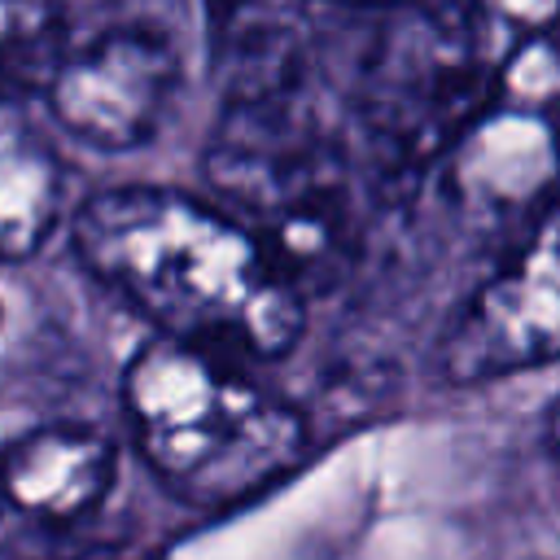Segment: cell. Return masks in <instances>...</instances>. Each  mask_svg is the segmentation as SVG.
<instances>
[{"mask_svg": "<svg viewBox=\"0 0 560 560\" xmlns=\"http://www.w3.org/2000/svg\"><path fill=\"white\" fill-rule=\"evenodd\" d=\"M66 52L61 0H0V96L44 92Z\"/></svg>", "mask_w": 560, "mask_h": 560, "instance_id": "cell-10", "label": "cell"}, {"mask_svg": "<svg viewBox=\"0 0 560 560\" xmlns=\"http://www.w3.org/2000/svg\"><path fill=\"white\" fill-rule=\"evenodd\" d=\"M114 4L122 9V18L131 26H153L162 35H171L184 22V9H188V0H114Z\"/></svg>", "mask_w": 560, "mask_h": 560, "instance_id": "cell-11", "label": "cell"}, {"mask_svg": "<svg viewBox=\"0 0 560 560\" xmlns=\"http://www.w3.org/2000/svg\"><path fill=\"white\" fill-rule=\"evenodd\" d=\"M83 267L149 315L166 341L236 359L284 354L302 289L232 214L175 188H114L79 206Z\"/></svg>", "mask_w": 560, "mask_h": 560, "instance_id": "cell-1", "label": "cell"}, {"mask_svg": "<svg viewBox=\"0 0 560 560\" xmlns=\"http://www.w3.org/2000/svg\"><path fill=\"white\" fill-rule=\"evenodd\" d=\"M350 4H402V0H350Z\"/></svg>", "mask_w": 560, "mask_h": 560, "instance_id": "cell-13", "label": "cell"}, {"mask_svg": "<svg viewBox=\"0 0 560 560\" xmlns=\"http://www.w3.org/2000/svg\"><path fill=\"white\" fill-rule=\"evenodd\" d=\"M206 44L223 101L306 88V0H206Z\"/></svg>", "mask_w": 560, "mask_h": 560, "instance_id": "cell-7", "label": "cell"}, {"mask_svg": "<svg viewBox=\"0 0 560 560\" xmlns=\"http://www.w3.org/2000/svg\"><path fill=\"white\" fill-rule=\"evenodd\" d=\"M494 18L512 22V26H525L529 35H547L551 18H556V0H481Z\"/></svg>", "mask_w": 560, "mask_h": 560, "instance_id": "cell-12", "label": "cell"}, {"mask_svg": "<svg viewBox=\"0 0 560 560\" xmlns=\"http://www.w3.org/2000/svg\"><path fill=\"white\" fill-rule=\"evenodd\" d=\"M206 175L298 289L328 284L350 262L359 245L354 166L306 88L228 101L206 144Z\"/></svg>", "mask_w": 560, "mask_h": 560, "instance_id": "cell-3", "label": "cell"}, {"mask_svg": "<svg viewBox=\"0 0 560 560\" xmlns=\"http://www.w3.org/2000/svg\"><path fill=\"white\" fill-rule=\"evenodd\" d=\"M114 446L88 424H44L0 455V499L44 521H74L101 503Z\"/></svg>", "mask_w": 560, "mask_h": 560, "instance_id": "cell-8", "label": "cell"}, {"mask_svg": "<svg viewBox=\"0 0 560 560\" xmlns=\"http://www.w3.org/2000/svg\"><path fill=\"white\" fill-rule=\"evenodd\" d=\"M0 503H4V499H0Z\"/></svg>", "mask_w": 560, "mask_h": 560, "instance_id": "cell-14", "label": "cell"}, {"mask_svg": "<svg viewBox=\"0 0 560 560\" xmlns=\"http://www.w3.org/2000/svg\"><path fill=\"white\" fill-rule=\"evenodd\" d=\"M499 96L468 13H420L385 31L359 88V127L385 188H407L451 153Z\"/></svg>", "mask_w": 560, "mask_h": 560, "instance_id": "cell-4", "label": "cell"}, {"mask_svg": "<svg viewBox=\"0 0 560 560\" xmlns=\"http://www.w3.org/2000/svg\"><path fill=\"white\" fill-rule=\"evenodd\" d=\"M560 271H556V214L538 210L525 245L477 289L442 337V372L455 385L508 376L556 354Z\"/></svg>", "mask_w": 560, "mask_h": 560, "instance_id": "cell-6", "label": "cell"}, {"mask_svg": "<svg viewBox=\"0 0 560 560\" xmlns=\"http://www.w3.org/2000/svg\"><path fill=\"white\" fill-rule=\"evenodd\" d=\"M66 210V166L52 144L0 96V258L44 245Z\"/></svg>", "mask_w": 560, "mask_h": 560, "instance_id": "cell-9", "label": "cell"}, {"mask_svg": "<svg viewBox=\"0 0 560 560\" xmlns=\"http://www.w3.org/2000/svg\"><path fill=\"white\" fill-rule=\"evenodd\" d=\"M122 402L149 468L188 503H236L302 455V416L232 359L153 341L122 376Z\"/></svg>", "mask_w": 560, "mask_h": 560, "instance_id": "cell-2", "label": "cell"}, {"mask_svg": "<svg viewBox=\"0 0 560 560\" xmlns=\"http://www.w3.org/2000/svg\"><path fill=\"white\" fill-rule=\"evenodd\" d=\"M179 92L175 35L114 26L83 48H66L44 83L52 118L96 149H136L158 136Z\"/></svg>", "mask_w": 560, "mask_h": 560, "instance_id": "cell-5", "label": "cell"}]
</instances>
